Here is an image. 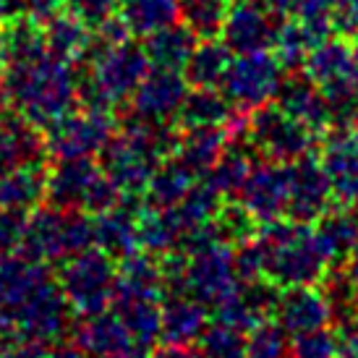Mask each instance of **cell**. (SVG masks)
Wrapping results in <instances>:
<instances>
[{
    "instance_id": "6da1fadb",
    "label": "cell",
    "mask_w": 358,
    "mask_h": 358,
    "mask_svg": "<svg viewBox=\"0 0 358 358\" xmlns=\"http://www.w3.org/2000/svg\"><path fill=\"white\" fill-rule=\"evenodd\" d=\"M71 317L50 264L21 251L0 254V348L21 338L52 345L73 329Z\"/></svg>"
},
{
    "instance_id": "7a4b0ae2",
    "label": "cell",
    "mask_w": 358,
    "mask_h": 358,
    "mask_svg": "<svg viewBox=\"0 0 358 358\" xmlns=\"http://www.w3.org/2000/svg\"><path fill=\"white\" fill-rule=\"evenodd\" d=\"M0 105H8L40 131H48L79 105V69L73 60L50 50L10 63L0 76Z\"/></svg>"
},
{
    "instance_id": "3957f363",
    "label": "cell",
    "mask_w": 358,
    "mask_h": 358,
    "mask_svg": "<svg viewBox=\"0 0 358 358\" xmlns=\"http://www.w3.org/2000/svg\"><path fill=\"white\" fill-rule=\"evenodd\" d=\"M84 66L87 69L79 71V105L105 113L131 102L152 69L144 45H136L131 37L123 42H100L94 37Z\"/></svg>"
},
{
    "instance_id": "277c9868",
    "label": "cell",
    "mask_w": 358,
    "mask_h": 358,
    "mask_svg": "<svg viewBox=\"0 0 358 358\" xmlns=\"http://www.w3.org/2000/svg\"><path fill=\"white\" fill-rule=\"evenodd\" d=\"M257 241L264 254V278L280 288L319 285L332 264L317 228L306 222L280 217L262 225Z\"/></svg>"
},
{
    "instance_id": "5b68a950",
    "label": "cell",
    "mask_w": 358,
    "mask_h": 358,
    "mask_svg": "<svg viewBox=\"0 0 358 358\" xmlns=\"http://www.w3.org/2000/svg\"><path fill=\"white\" fill-rule=\"evenodd\" d=\"M92 246H94L92 215L79 212V209H60L48 204V207L31 209L21 254L52 267V264H63L66 259L76 257Z\"/></svg>"
},
{
    "instance_id": "8992f818",
    "label": "cell",
    "mask_w": 358,
    "mask_h": 358,
    "mask_svg": "<svg viewBox=\"0 0 358 358\" xmlns=\"http://www.w3.org/2000/svg\"><path fill=\"white\" fill-rule=\"evenodd\" d=\"M123 194L113 180L105 176L100 162L94 157L55 159L48 170V204L60 209H79L87 215H102L118 207Z\"/></svg>"
},
{
    "instance_id": "52a82bcc",
    "label": "cell",
    "mask_w": 358,
    "mask_h": 358,
    "mask_svg": "<svg viewBox=\"0 0 358 358\" xmlns=\"http://www.w3.org/2000/svg\"><path fill=\"white\" fill-rule=\"evenodd\" d=\"M58 282L73 317L108 311L118 282V262L97 246L58 264Z\"/></svg>"
},
{
    "instance_id": "ba28073f",
    "label": "cell",
    "mask_w": 358,
    "mask_h": 358,
    "mask_svg": "<svg viewBox=\"0 0 358 358\" xmlns=\"http://www.w3.org/2000/svg\"><path fill=\"white\" fill-rule=\"evenodd\" d=\"M246 141L262 159L288 165L306 157L317 144V131L288 115L275 102L251 110L246 118Z\"/></svg>"
},
{
    "instance_id": "9c48e42d",
    "label": "cell",
    "mask_w": 358,
    "mask_h": 358,
    "mask_svg": "<svg viewBox=\"0 0 358 358\" xmlns=\"http://www.w3.org/2000/svg\"><path fill=\"white\" fill-rule=\"evenodd\" d=\"M241 285L236 269V251L225 241H212L201 249L189 251L183 272V293L201 301L207 308H217Z\"/></svg>"
},
{
    "instance_id": "30bf717a",
    "label": "cell",
    "mask_w": 358,
    "mask_h": 358,
    "mask_svg": "<svg viewBox=\"0 0 358 358\" xmlns=\"http://www.w3.org/2000/svg\"><path fill=\"white\" fill-rule=\"evenodd\" d=\"M282 76H285V69L278 55L267 50L243 52V55H233V63L220 90L236 110L251 113L267 102H275Z\"/></svg>"
},
{
    "instance_id": "8fae6325",
    "label": "cell",
    "mask_w": 358,
    "mask_h": 358,
    "mask_svg": "<svg viewBox=\"0 0 358 358\" xmlns=\"http://www.w3.org/2000/svg\"><path fill=\"white\" fill-rule=\"evenodd\" d=\"M115 118L105 110H71L45 131L48 155L52 159L100 157L108 141L115 136Z\"/></svg>"
},
{
    "instance_id": "7c38bea8",
    "label": "cell",
    "mask_w": 358,
    "mask_h": 358,
    "mask_svg": "<svg viewBox=\"0 0 358 358\" xmlns=\"http://www.w3.org/2000/svg\"><path fill=\"white\" fill-rule=\"evenodd\" d=\"M162 301L165 290L134 285V282H115L110 311L126 324L134 338V345L141 350H150L159 340L162 332Z\"/></svg>"
},
{
    "instance_id": "4fadbf2b",
    "label": "cell",
    "mask_w": 358,
    "mask_h": 358,
    "mask_svg": "<svg viewBox=\"0 0 358 358\" xmlns=\"http://www.w3.org/2000/svg\"><path fill=\"white\" fill-rule=\"evenodd\" d=\"M290 180L288 165L262 159L238 191V201L259 225H267L288 215Z\"/></svg>"
},
{
    "instance_id": "5bb4252c",
    "label": "cell",
    "mask_w": 358,
    "mask_h": 358,
    "mask_svg": "<svg viewBox=\"0 0 358 358\" xmlns=\"http://www.w3.org/2000/svg\"><path fill=\"white\" fill-rule=\"evenodd\" d=\"M303 71L317 81L327 105L358 92V71L356 60H353V48L345 40H338V37L332 40L329 37V40L319 42L317 48L308 52Z\"/></svg>"
},
{
    "instance_id": "9a60e30c",
    "label": "cell",
    "mask_w": 358,
    "mask_h": 358,
    "mask_svg": "<svg viewBox=\"0 0 358 358\" xmlns=\"http://www.w3.org/2000/svg\"><path fill=\"white\" fill-rule=\"evenodd\" d=\"M191 92V84L183 71L173 69H150L134 92L129 102V113L157 123H176L180 105Z\"/></svg>"
},
{
    "instance_id": "2e32d148",
    "label": "cell",
    "mask_w": 358,
    "mask_h": 358,
    "mask_svg": "<svg viewBox=\"0 0 358 358\" xmlns=\"http://www.w3.org/2000/svg\"><path fill=\"white\" fill-rule=\"evenodd\" d=\"M278 29H280L278 16L272 10L264 8L262 3L236 0L228 13V19L222 24L220 40L233 50V55L262 52L275 48Z\"/></svg>"
},
{
    "instance_id": "e0dca14e",
    "label": "cell",
    "mask_w": 358,
    "mask_h": 358,
    "mask_svg": "<svg viewBox=\"0 0 358 358\" xmlns=\"http://www.w3.org/2000/svg\"><path fill=\"white\" fill-rule=\"evenodd\" d=\"M288 180H290V196H288V215L285 217L296 222H317L329 207H332V189L324 176V168L317 157H306L288 162Z\"/></svg>"
},
{
    "instance_id": "ac0fdd59",
    "label": "cell",
    "mask_w": 358,
    "mask_h": 358,
    "mask_svg": "<svg viewBox=\"0 0 358 358\" xmlns=\"http://www.w3.org/2000/svg\"><path fill=\"white\" fill-rule=\"evenodd\" d=\"M319 162L338 204L358 207V131L327 129Z\"/></svg>"
},
{
    "instance_id": "d6986e66",
    "label": "cell",
    "mask_w": 358,
    "mask_h": 358,
    "mask_svg": "<svg viewBox=\"0 0 358 358\" xmlns=\"http://www.w3.org/2000/svg\"><path fill=\"white\" fill-rule=\"evenodd\" d=\"M144 207H147L144 196H123L118 207L108 209L102 215H94L92 217L94 246L105 251L108 257H113L115 262H120L123 257H129L136 249H141L136 220H139Z\"/></svg>"
},
{
    "instance_id": "ffe728a7",
    "label": "cell",
    "mask_w": 358,
    "mask_h": 358,
    "mask_svg": "<svg viewBox=\"0 0 358 358\" xmlns=\"http://www.w3.org/2000/svg\"><path fill=\"white\" fill-rule=\"evenodd\" d=\"M275 322L288 332L290 338H299L303 332L332 324V308L322 288L317 285H296V288H282L275 308Z\"/></svg>"
},
{
    "instance_id": "44dd1931",
    "label": "cell",
    "mask_w": 358,
    "mask_h": 358,
    "mask_svg": "<svg viewBox=\"0 0 358 358\" xmlns=\"http://www.w3.org/2000/svg\"><path fill=\"white\" fill-rule=\"evenodd\" d=\"M275 105L282 108L288 115L306 123L311 131H327L329 129V108L317 81L308 76L306 71H288L282 76V84L278 90Z\"/></svg>"
},
{
    "instance_id": "7402d4cb",
    "label": "cell",
    "mask_w": 358,
    "mask_h": 358,
    "mask_svg": "<svg viewBox=\"0 0 358 358\" xmlns=\"http://www.w3.org/2000/svg\"><path fill=\"white\" fill-rule=\"evenodd\" d=\"M209 327L207 306L189 293H170L162 301V332L159 340L165 345L189 348L196 345Z\"/></svg>"
},
{
    "instance_id": "603a6c76",
    "label": "cell",
    "mask_w": 358,
    "mask_h": 358,
    "mask_svg": "<svg viewBox=\"0 0 358 358\" xmlns=\"http://www.w3.org/2000/svg\"><path fill=\"white\" fill-rule=\"evenodd\" d=\"M73 343L90 358H113L134 350V338L113 311H100L92 317H81L73 327Z\"/></svg>"
},
{
    "instance_id": "cb8c5ba5",
    "label": "cell",
    "mask_w": 358,
    "mask_h": 358,
    "mask_svg": "<svg viewBox=\"0 0 358 358\" xmlns=\"http://www.w3.org/2000/svg\"><path fill=\"white\" fill-rule=\"evenodd\" d=\"M230 144L228 126H209V129H180L178 144L173 150V157L183 162L186 168L196 176L204 178L212 165L220 159Z\"/></svg>"
},
{
    "instance_id": "d4e9b609",
    "label": "cell",
    "mask_w": 358,
    "mask_h": 358,
    "mask_svg": "<svg viewBox=\"0 0 358 358\" xmlns=\"http://www.w3.org/2000/svg\"><path fill=\"white\" fill-rule=\"evenodd\" d=\"M48 199V170L42 162L16 165L0 173V207L37 209Z\"/></svg>"
},
{
    "instance_id": "484cf974",
    "label": "cell",
    "mask_w": 358,
    "mask_h": 358,
    "mask_svg": "<svg viewBox=\"0 0 358 358\" xmlns=\"http://www.w3.org/2000/svg\"><path fill=\"white\" fill-rule=\"evenodd\" d=\"M48 50L66 60H84L94 45V29L73 10H58L42 21Z\"/></svg>"
},
{
    "instance_id": "4316f807",
    "label": "cell",
    "mask_w": 358,
    "mask_h": 358,
    "mask_svg": "<svg viewBox=\"0 0 358 358\" xmlns=\"http://www.w3.org/2000/svg\"><path fill=\"white\" fill-rule=\"evenodd\" d=\"M238 110L222 94L220 87H191L176 118L178 129H209V126H228Z\"/></svg>"
},
{
    "instance_id": "83f0119b",
    "label": "cell",
    "mask_w": 358,
    "mask_h": 358,
    "mask_svg": "<svg viewBox=\"0 0 358 358\" xmlns=\"http://www.w3.org/2000/svg\"><path fill=\"white\" fill-rule=\"evenodd\" d=\"M196 42H199V37L183 21L180 24L176 21L170 27H162V29L147 34L144 37V52L150 58L152 69L183 71L194 48H196Z\"/></svg>"
},
{
    "instance_id": "f1b7e54d",
    "label": "cell",
    "mask_w": 358,
    "mask_h": 358,
    "mask_svg": "<svg viewBox=\"0 0 358 358\" xmlns=\"http://www.w3.org/2000/svg\"><path fill=\"white\" fill-rule=\"evenodd\" d=\"M0 40H3V50H6V66L31 60L48 50L42 21L34 19L27 10L0 19Z\"/></svg>"
},
{
    "instance_id": "f546056e",
    "label": "cell",
    "mask_w": 358,
    "mask_h": 358,
    "mask_svg": "<svg viewBox=\"0 0 358 358\" xmlns=\"http://www.w3.org/2000/svg\"><path fill=\"white\" fill-rule=\"evenodd\" d=\"M317 233L332 264H345L350 254L358 249V207L340 204L338 209L329 207L317 220Z\"/></svg>"
},
{
    "instance_id": "4dcf8cb0",
    "label": "cell",
    "mask_w": 358,
    "mask_h": 358,
    "mask_svg": "<svg viewBox=\"0 0 358 358\" xmlns=\"http://www.w3.org/2000/svg\"><path fill=\"white\" fill-rule=\"evenodd\" d=\"M257 152L246 139H230L225 152L220 155V159L212 165L204 178L222 194V196H238L241 186L246 183L251 176V170L257 165Z\"/></svg>"
},
{
    "instance_id": "1f68e13d",
    "label": "cell",
    "mask_w": 358,
    "mask_h": 358,
    "mask_svg": "<svg viewBox=\"0 0 358 358\" xmlns=\"http://www.w3.org/2000/svg\"><path fill=\"white\" fill-rule=\"evenodd\" d=\"M196 180L201 178H196L183 162H178L170 155L157 168V173L152 176L150 186L144 191V199L155 209H170L189 196V191L196 186Z\"/></svg>"
},
{
    "instance_id": "d6a6232c",
    "label": "cell",
    "mask_w": 358,
    "mask_h": 358,
    "mask_svg": "<svg viewBox=\"0 0 358 358\" xmlns=\"http://www.w3.org/2000/svg\"><path fill=\"white\" fill-rule=\"evenodd\" d=\"M118 16L134 37H147L180 19V0H120Z\"/></svg>"
},
{
    "instance_id": "836d02e7",
    "label": "cell",
    "mask_w": 358,
    "mask_h": 358,
    "mask_svg": "<svg viewBox=\"0 0 358 358\" xmlns=\"http://www.w3.org/2000/svg\"><path fill=\"white\" fill-rule=\"evenodd\" d=\"M233 63V50L217 37L212 40H199L186 63V79L191 87H220L225 73Z\"/></svg>"
},
{
    "instance_id": "e575fe53",
    "label": "cell",
    "mask_w": 358,
    "mask_h": 358,
    "mask_svg": "<svg viewBox=\"0 0 358 358\" xmlns=\"http://www.w3.org/2000/svg\"><path fill=\"white\" fill-rule=\"evenodd\" d=\"M233 3L236 0H180V21L199 40H212L220 37Z\"/></svg>"
},
{
    "instance_id": "d590c367",
    "label": "cell",
    "mask_w": 358,
    "mask_h": 358,
    "mask_svg": "<svg viewBox=\"0 0 358 358\" xmlns=\"http://www.w3.org/2000/svg\"><path fill=\"white\" fill-rule=\"evenodd\" d=\"M314 50V42L308 40V34L303 31L296 19H285L278 29V40H275V55L282 63L285 71H299L303 69L308 52Z\"/></svg>"
},
{
    "instance_id": "8d00e7d4",
    "label": "cell",
    "mask_w": 358,
    "mask_h": 358,
    "mask_svg": "<svg viewBox=\"0 0 358 358\" xmlns=\"http://www.w3.org/2000/svg\"><path fill=\"white\" fill-rule=\"evenodd\" d=\"M246 358H290V335L278 322L264 319L246 332Z\"/></svg>"
},
{
    "instance_id": "74e56055",
    "label": "cell",
    "mask_w": 358,
    "mask_h": 358,
    "mask_svg": "<svg viewBox=\"0 0 358 358\" xmlns=\"http://www.w3.org/2000/svg\"><path fill=\"white\" fill-rule=\"evenodd\" d=\"M204 358H246V332L215 322L196 343Z\"/></svg>"
},
{
    "instance_id": "f35d334b",
    "label": "cell",
    "mask_w": 358,
    "mask_h": 358,
    "mask_svg": "<svg viewBox=\"0 0 358 358\" xmlns=\"http://www.w3.org/2000/svg\"><path fill=\"white\" fill-rule=\"evenodd\" d=\"M212 222H215V228H217L220 238L225 241V243H230V246H241V243L251 241L254 238V233H257V225H259L257 220L243 209L241 201L222 204Z\"/></svg>"
},
{
    "instance_id": "ab89813d",
    "label": "cell",
    "mask_w": 358,
    "mask_h": 358,
    "mask_svg": "<svg viewBox=\"0 0 358 358\" xmlns=\"http://www.w3.org/2000/svg\"><path fill=\"white\" fill-rule=\"evenodd\" d=\"M343 338L340 329L319 327L290 338V358H340Z\"/></svg>"
},
{
    "instance_id": "60d3db41",
    "label": "cell",
    "mask_w": 358,
    "mask_h": 358,
    "mask_svg": "<svg viewBox=\"0 0 358 358\" xmlns=\"http://www.w3.org/2000/svg\"><path fill=\"white\" fill-rule=\"evenodd\" d=\"M27 209L0 207V254H13L21 251L24 238H27V225H29Z\"/></svg>"
},
{
    "instance_id": "b9f144b4",
    "label": "cell",
    "mask_w": 358,
    "mask_h": 358,
    "mask_svg": "<svg viewBox=\"0 0 358 358\" xmlns=\"http://www.w3.org/2000/svg\"><path fill=\"white\" fill-rule=\"evenodd\" d=\"M118 3L120 0H69L66 8L81 16L92 29H97L102 21H108L110 16L118 13Z\"/></svg>"
},
{
    "instance_id": "7bdbcfd3",
    "label": "cell",
    "mask_w": 358,
    "mask_h": 358,
    "mask_svg": "<svg viewBox=\"0 0 358 358\" xmlns=\"http://www.w3.org/2000/svg\"><path fill=\"white\" fill-rule=\"evenodd\" d=\"M48 353H50V345L29 338L13 340L0 348V358H48Z\"/></svg>"
},
{
    "instance_id": "ee69618b",
    "label": "cell",
    "mask_w": 358,
    "mask_h": 358,
    "mask_svg": "<svg viewBox=\"0 0 358 358\" xmlns=\"http://www.w3.org/2000/svg\"><path fill=\"white\" fill-rule=\"evenodd\" d=\"M69 0H21V6H24V10L27 13H31L34 19H50L52 13H58V10H63V6H66Z\"/></svg>"
},
{
    "instance_id": "f6af8a7d",
    "label": "cell",
    "mask_w": 358,
    "mask_h": 358,
    "mask_svg": "<svg viewBox=\"0 0 358 358\" xmlns=\"http://www.w3.org/2000/svg\"><path fill=\"white\" fill-rule=\"evenodd\" d=\"M301 3H303V0H262V6L267 10H272L280 21L293 19L301 10Z\"/></svg>"
},
{
    "instance_id": "bcb514c9",
    "label": "cell",
    "mask_w": 358,
    "mask_h": 358,
    "mask_svg": "<svg viewBox=\"0 0 358 358\" xmlns=\"http://www.w3.org/2000/svg\"><path fill=\"white\" fill-rule=\"evenodd\" d=\"M340 338H343V350L348 358H358V319L350 322L348 327H340Z\"/></svg>"
},
{
    "instance_id": "7dc6e473",
    "label": "cell",
    "mask_w": 358,
    "mask_h": 358,
    "mask_svg": "<svg viewBox=\"0 0 358 358\" xmlns=\"http://www.w3.org/2000/svg\"><path fill=\"white\" fill-rule=\"evenodd\" d=\"M157 358H204L199 348H180V345H165V350H159Z\"/></svg>"
},
{
    "instance_id": "c3c4849f",
    "label": "cell",
    "mask_w": 358,
    "mask_h": 358,
    "mask_svg": "<svg viewBox=\"0 0 358 358\" xmlns=\"http://www.w3.org/2000/svg\"><path fill=\"white\" fill-rule=\"evenodd\" d=\"M345 267V275H348V282H350V290H353V301H356V308H358V249L350 254V259L343 264Z\"/></svg>"
},
{
    "instance_id": "681fc988",
    "label": "cell",
    "mask_w": 358,
    "mask_h": 358,
    "mask_svg": "<svg viewBox=\"0 0 358 358\" xmlns=\"http://www.w3.org/2000/svg\"><path fill=\"white\" fill-rule=\"evenodd\" d=\"M48 358H90V356L73 343V345H58V348H52L48 353Z\"/></svg>"
},
{
    "instance_id": "f907efd6",
    "label": "cell",
    "mask_w": 358,
    "mask_h": 358,
    "mask_svg": "<svg viewBox=\"0 0 358 358\" xmlns=\"http://www.w3.org/2000/svg\"><path fill=\"white\" fill-rule=\"evenodd\" d=\"M303 3H308V6H317V8H324L329 10V13H338L348 0H303Z\"/></svg>"
},
{
    "instance_id": "816d5d0a",
    "label": "cell",
    "mask_w": 358,
    "mask_h": 358,
    "mask_svg": "<svg viewBox=\"0 0 358 358\" xmlns=\"http://www.w3.org/2000/svg\"><path fill=\"white\" fill-rule=\"evenodd\" d=\"M10 13H16V10H13V3H10V0H0V19H6Z\"/></svg>"
},
{
    "instance_id": "f5cc1de1",
    "label": "cell",
    "mask_w": 358,
    "mask_h": 358,
    "mask_svg": "<svg viewBox=\"0 0 358 358\" xmlns=\"http://www.w3.org/2000/svg\"><path fill=\"white\" fill-rule=\"evenodd\" d=\"M113 358H150V356H147V350L134 348V350H129V353H120V356H113Z\"/></svg>"
},
{
    "instance_id": "db71d44e",
    "label": "cell",
    "mask_w": 358,
    "mask_h": 358,
    "mask_svg": "<svg viewBox=\"0 0 358 358\" xmlns=\"http://www.w3.org/2000/svg\"><path fill=\"white\" fill-rule=\"evenodd\" d=\"M350 48H353V60H356V71H358V31L350 34Z\"/></svg>"
},
{
    "instance_id": "11a10c76",
    "label": "cell",
    "mask_w": 358,
    "mask_h": 358,
    "mask_svg": "<svg viewBox=\"0 0 358 358\" xmlns=\"http://www.w3.org/2000/svg\"><path fill=\"white\" fill-rule=\"evenodd\" d=\"M6 71V50H3V40H0V76Z\"/></svg>"
},
{
    "instance_id": "9f6ffc18",
    "label": "cell",
    "mask_w": 358,
    "mask_h": 358,
    "mask_svg": "<svg viewBox=\"0 0 358 358\" xmlns=\"http://www.w3.org/2000/svg\"><path fill=\"white\" fill-rule=\"evenodd\" d=\"M343 358H348V356H343Z\"/></svg>"
}]
</instances>
